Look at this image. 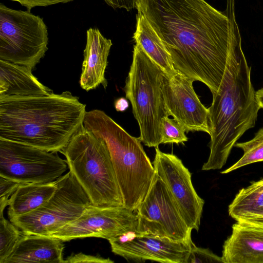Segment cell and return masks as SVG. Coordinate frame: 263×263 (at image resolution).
Listing matches in <instances>:
<instances>
[{
	"label": "cell",
	"instance_id": "obj_1",
	"mask_svg": "<svg viewBox=\"0 0 263 263\" xmlns=\"http://www.w3.org/2000/svg\"><path fill=\"white\" fill-rule=\"evenodd\" d=\"M143 14L161 39L175 69L218 91L239 33L235 1L224 13L204 0H138Z\"/></svg>",
	"mask_w": 263,
	"mask_h": 263
},
{
	"label": "cell",
	"instance_id": "obj_2",
	"mask_svg": "<svg viewBox=\"0 0 263 263\" xmlns=\"http://www.w3.org/2000/svg\"><path fill=\"white\" fill-rule=\"evenodd\" d=\"M86 105L69 91L0 99V139L61 152L83 125Z\"/></svg>",
	"mask_w": 263,
	"mask_h": 263
},
{
	"label": "cell",
	"instance_id": "obj_3",
	"mask_svg": "<svg viewBox=\"0 0 263 263\" xmlns=\"http://www.w3.org/2000/svg\"><path fill=\"white\" fill-rule=\"evenodd\" d=\"M249 66L238 36L233 46L219 88L209 110L210 153L203 171L221 169L232 148L248 129L255 126L260 109Z\"/></svg>",
	"mask_w": 263,
	"mask_h": 263
},
{
	"label": "cell",
	"instance_id": "obj_4",
	"mask_svg": "<svg viewBox=\"0 0 263 263\" xmlns=\"http://www.w3.org/2000/svg\"><path fill=\"white\" fill-rule=\"evenodd\" d=\"M84 127L107 144L124 207L137 211L147 194L155 170L139 138L130 135L104 111H86Z\"/></svg>",
	"mask_w": 263,
	"mask_h": 263
},
{
	"label": "cell",
	"instance_id": "obj_5",
	"mask_svg": "<svg viewBox=\"0 0 263 263\" xmlns=\"http://www.w3.org/2000/svg\"><path fill=\"white\" fill-rule=\"evenodd\" d=\"M61 153L92 205L124 206L110 152L102 139L83 125Z\"/></svg>",
	"mask_w": 263,
	"mask_h": 263
},
{
	"label": "cell",
	"instance_id": "obj_6",
	"mask_svg": "<svg viewBox=\"0 0 263 263\" xmlns=\"http://www.w3.org/2000/svg\"><path fill=\"white\" fill-rule=\"evenodd\" d=\"M164 73L136 43L124 88L139 126V138L149 147L161 144V119L165 116L161 89Z\"/></svg>",
	"mask_w": 263,
	"mask_h": 263
},
{
	"label": "cell",
	"instance_id": "obj_7",
	"mask_svg": "<svg viewBox=\"0 0 263 263\" xmlns=\"http://www.w3.org/2000/svg\"><path fill=\"white\" fill-rule=\"evenodd\" d=\"M56 182V191L48 201L30 213L10 219L23 234L50 235L92 204L70 171Z\"/></svg>",
	"mask_w": 263,
	"mask_h": 263
},
{
	"label": "cell",
	"instance_id": "obj_8",
	"mask_svg": "<svg viewBox=\"0 0 263 263\" xmlns=\"http://www.w3.org/2000/svg\"><path fill=\"white\" fill-rule=\"evenodd\" d=\"M47 28L42 18L30 11L0 5V60L32 70L48 49Z\"/></svg>",
	"mask_w": 263,
	"mask_h": 263
},
{
	"label": "cell",
	"instance_id": "obj_9",
	"mask_svg": "<svg viewBox=\"0 0 263 263\" xmlns=\"http://www.w3.org/2000/svg\"><path fill=\"white\" fill-rule=\"evenodd\" d=\"M68 167L57 152L0 139V176L20 183H47Z\"/></svg>",
	"mask_w": 263,
	"mask_h": 263
},
{
	"label": "cell",
	"instance_id": "obj_10",
	"mask_svg": "<svg viewBox=\"0 0 263 263\" xmlns=\"http://www.w3.org/2000/svg\"><path fill=\"white\" fill-rule=\"evenodd\" d=\"M137 211V233L176 241L192 240V230L183 219L167 186L156 173Z\"/></svg>",
	"mask_w": 263,
	"mask_h": 263
},
{
	"label": "cell",
	"instance_id": "obj_11",
	"mask_svg": "<svg viewBox=\"0 0 263 263\" xmlns=\"http://www.w3.org/2000/svg\"><path fill=\"white\" fill-rule=\"evenodd\" d=\"M136 214L125 207L88 206L75 220L50 235L64 241L98 237L107 239L129 232H137Z\"/></svg>",
	"mask_w": 263,
	"mask_h": 263
},
{
	"label": "cell",
	"instance_id": "obj_12",
	"mask_svg": "<svg viewBox=\"0 0 263 263\" xmlns=\"http://www.w3.org/2000/svg\"><path fill=\"white\" fill-rule=\"evenodd\" d=\"M194 81L178 71L164 73L161 89L166 116H172L185 132H203L210 135L209 110L195 92Z\"/></svg>",
	"mask_w": 263,
	"mask_h": 263
},
{
	"label": "cell",
	"instance_id": "obj_13",
	"mask_svg": "<svg viewBox=\"0 0 263 263\" xmlns=\"http://www.w3.org/2000/svg\"><path fill=\"white\" fill-rule=\"evenodd\" d=\"M153 164L156 173L165 183L187 226L198 231L204 201L196 192L191 174L177 156L155 147Z\"/></svg>",
	"mask_w": 263,
	"mask_h": 263
},
{
	"label": "cell",
	"instance_id": "obj_14",
	"mask_svg": "<svg viewBox=\"0 0 263 263\" xmlns=\"http://www.w3.org/2000/svg\"><path fill=\"white\" fill-rule=\"evenodd\" d=\"M111 251L127 260H152L185 263L194 244L192 240L176 241L151 234L129 232L108 240Z\"/></svg>",
	"mask_w": 263,
	"mask_h": 263
},
{
	"label": "cell",
	"instance_id": "obj_15",
	"mask_svg": "<svg viewBox=\"0 0 263 263\" xmlns=\"http://www.w3.org/2000/svg\"><path fill=\"white\" fill-rule=\"evenodd\" d=\"M224 263H263V229L236 222L224 241Z\"/></svg>",
	"mask_w": 263,
	"mask_h": 263
},
{
	"label": "cell",
	"instance_id": "obj_16",
	"mask_svg": "<svg viewBox=\"0 0 263 263\" xmlns=\"http://www.w3.org/2000/svg\"><path fill=\"white\" fill-rule=\"evenodd\" d=\"M110 40L105 38L97 28H89L86 32V44L80 79L81 88L88 91L100 84L107 86L105 72L108 57L112 46Z\"/></svg>",
	"mask_w": 263,
	"mask_h": 263
},
{
	"label": "cell",
	"instance_id": "obj_17",
	"mask_svg": "<svg viewBox=\"0 0 263 263\" xmlns=\"http://www.w3.org/2000/svg\"><path fill=\"white\" fill-rule=\"evenodd\" d=\"M63 242L49 235L23 233L4 263H64Z\"/></svg>",
	"mask_w": 263,
	"mask_h": 263
},
{
	"label": "cell",
	"instance_id": "obj_18",
	"mask_svg": "<svg viewBox=\"0 0 263 263\" xmlns=\"http://www.w3.org/2000/svg\"><path fill=\"white\" fill-rule=\"evenodd\" d=\"M52 90L41 83L25 66L0 60V99L12 97L49 95Z\"/></svg>",
	"mask_w": 263,
	"mask_h": 263
},
{
	"label": "cell",
	"instance_id": "obj_19",
	"mask_svg": "<svg viewBox=\"0 0 263 263\" xmlns=\"http://www.w3.org/2000/svg\"><path fill=\"white\" fill-rule=\"evenodd\" d=\"M56 189V180L47 183H20L9 198V219L37 209L48 201Z\"/></svg>",
	"mask_w": 263,
	"mask_h": 263
},
{
	"label": "cell",
	"instance_id": "obj_20",
	"mask_svg": "<svg viewBox=\"0 0 263 263\" xmlns=\"http://www.w3.org/2000/svg\"><path fill=\"white\" fill-rule=\"evenodd\" d=\"M136 27L133 38L147 55L167 74H174L177 70L161 39L145 16L138 12Z\"/></svg>",
	"mask_w": 263,
	"mask_h": 263
},
{
	"label": "cell",
	"instance_id": "obj_21",
	"mask_svg": "<svg viewBox=\"0 0 263 263\" xmlns=\"http://www.w3.org/2000/svg\"><path fill=\"white\" fill-rule=\"evenodd\" d=\"M263 209V183L252 181L240 189L228 208L229 216L236 221L253 215Z\"/></svg>",
	"mask_w": 263,
	"mask_h": 263
},
{
	"label": "cell",
	"instance_id": "obj_22",
	"mask_svg": "<svg viewBox=\"0 0 263 263\" xmlns=\"http://www.w3.org/2000/svg\"><path fill=\"white\" fill-rule=\"evenodd\" d=\"M234 146L242 149L243 155L231 167L221 172V174H228L244 166L263 162V127L255 133L251 140L244 142H236Z\"/></svg>",
	"mask_w": 263,
	"mask_h": 263
},
{
	"label": "cell",
	"instance_id": "obj_23",
	"mask_svg": "<svg viewBox=\"0 0 263 263\" xmlns=\"http://www.w3.org/2000/svg\"><path fill=\"white\" fill-rule=\"evenodd\" d=\"M22 234L4 215H0V263H4L11 254Z\"/></svg>",
	"mask_w": 263,
	"mask_h": 263
},
{
	"label": "cell",
	"instance_id": "obj_24",
	"mask_svg": "<svg viewBox=\"0 0 263 263\" xmlns=\"http://www.w3.org/2000/svg\"><path fill=\"white\" fill-rule=\"evenodd\" d=\"M183 127L174 119L164 116L161 119V143H183L187 141Z\"/></svg>",
	"mask_w": 263,
	"mask_h": 263
},
{
	"label": "cell",
	"instance_id": "obj_25",
	"mask_svg": "<svg viewBox=\"0 0 263 263\" xmlns=\"http://www.w3.org/2000/svg\"><path fill=\"white\" fill-rule=\"evenodd\" d=\"M224 263L221 256L214 254L208 248L197 247L194 244L185 263Z\"/></svg>",
	"mask_w": 263,
	"mask_h": 263
},
{
	"label": "cell",
	"instance_id": "obj_26",
	"mask_svg": "<svg viewBox=\"0 0 263 263\" xmlns=\"http://www.w3.org/2000/svg\"><path fill=\"white\" fill-rule=\"evenodd\" d=\"M20 183L9 178L0 176V215L9 204L11 196L17 189Z\"/></svg>",
	"mask_w": 263,
	"mask_h": 263
},
{
	"label": "cell",
	"instance_id": "obj_27",
	"mask_svg": "<svg viewBox=\"0 0 263 263\" xmlns=\"http://www.w3.org/2000/svg\"><path fill=\"white\" fill-rule=\"evenodd\" d=\"M113 263L109 258H105L100 255H86L83 253L71 254L64 260V263Z\"/></svg>",
	"mask_w": 263,
	"mask_h": 263
},
{
	"label": "cell",
	"instance_id": "obj_28",
	"mask_svg": "<svg viewBox=\"0 0 263 263\" xmlns=\"http://www.w3.org/2000/svg\"><path fill=\"white\" fill-rule=\"evenodd\" d=\"M17 2L30 11L32 8L38 6L46 7L59 3H67L73 0H10Z\"/></svg>",
	"mask_w": 263,
	"mask_h": 263
},
{
	"label": "cell",
	"instance_id": "obj_29",
	"mask_svg": "<svg viewBox=\"0 0 263 263\" xmlns=\"http://www.w3.org/2000/svg\"><path fill=\"white\" fill-rule=\"evenodd\" d=\"M113 8H124L129 11L137 8L138 0H104Z\"/></svg>",
	"mask_w": 263,
	"mask_h": 263
},
{
	"label": "cell",
	"instance_id": "obj_30",
	"mask_svg": "<svg viewBox=\"0 0 263 263\" xmlns=\"http://www.w3.org/2000/svg\"><path fill=\"white\" fill-rule=\"evenodd\" d=\"M236 222L263 229V209L259 212Z\"/></svg>",
	"mask_w": 263,
	"mask_h": 263
},
{
	"label": "cell",
	"instance_id": "obj_31",
	"mask_svg": "<svg viewBox=\"0 0 263 263\" xmlns=\"http://www.w3.org/2000/svg\"><path fill=\"white\" fill-rule=\"evenodd\" d=\"M115 108L118 111H124L128 107V102L124 98L117 99L114 103Z\"/></svg>",
	"mask_w": 263,
	"mask_h": 263
},
{
	"label": "cell",
	"instance_id": "obj_32",
	"mask_svg": "<svg viewBox=\"0 0 263 263\" xmlns=\"http://www.w3.org/2000/svg\"><path fill=\"white\" fill-rule=\"evenodd\" d=\"M256 97L260 108L263 109V87L256 91Z\"/></svg>",
	"mask_w": 263,
	"mask_h": 263
},
{
	"label": "cell",
	"instance_id": "obj_33",
	"mask_svg": "<svg viewBox=\"0 0 263 263\" xmlns=\"http://www.w3.org/2000/svg\"><path fill=\"white\" fill-rule=\"evenodd\" d=\"M260 180L261 182H262V183H263V178H262V179H260V180Z\"/></svg>",
	"mask_w": 263,
	"mask_h": 263
}]
</instances>
